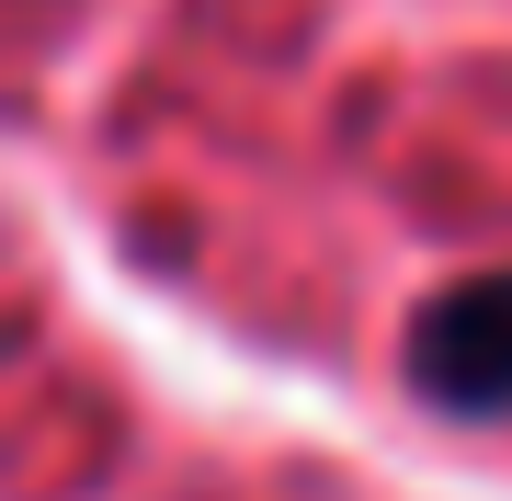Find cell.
Segmentation results:
<instances>
[{
  "label": "cell",
  "instance_id": "obj_1",
  "mask_svg": "<svg viewBox=\"0 0 512 501\" xmlns=\"http://www.w3.org/2000/svg\"><path fill=\"white\" fill-rule=\"evenodd\" d=\"M410 388L456 422H501L512 410V274H467L410 319Z\"/></svg>",
  "mask_w": 512,
  "mask_h": 501
}]
</instances>
